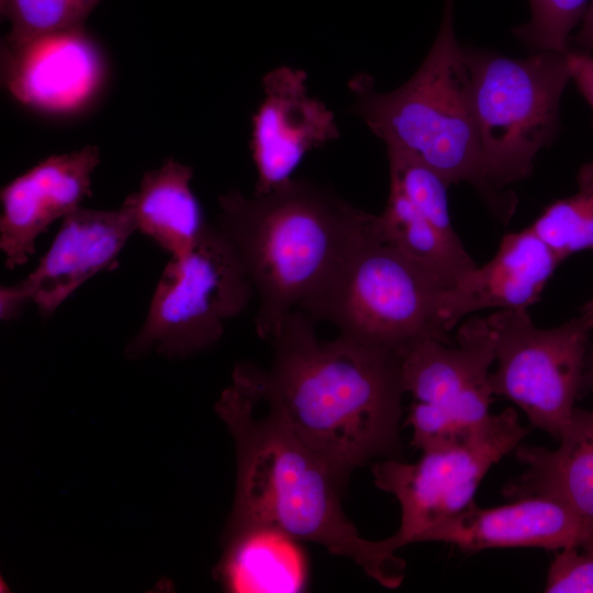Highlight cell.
Returning a JSON list of instances; mask_svg holds the SVG:
<instances>
[{
    "mask_svg": "<svg viewBox=\"0 0 593 593\" xmlns=\"http://www.w3.org/2000/svg\"><path fill=\"white\" fill-rule=\"evenodd\" d=\"M237 452V486L230 528L266 526L349 558L388 589L400 586L405 561L392 536L368 540L345 516L344 483L298 435L265 370L240 363L216 402Z\"/></svg>",
    "mask_w": 593,
    "mask_h": 593,
    "instance_id": "cell-1",
    "label": "cell"
},
{
    "mask_svg": "<svg viewBox=\"0 0 593 593\" xmlns=\"http://www.w3.org/2000/svg\"><path fill=\"white\" fill-rule=\"evenodd\" d=\"M267 382L301 439L345 484L374 458L400 449L403 355L338 335L317 338L313 320L292 311L270 340Z\"/></svg>",
    "mask_w": 593,
    "mask_h": 593,
    "instance_id": "cell-2",
    "label": "cell"
},
{
    "mask_svg": "<svg viewBox=\"0 0 593 593\" xmlns=\"http://www.w3.org/2000/svg\"><path fill=\"white\" fill-rule=\"evenodd\" d=\"M216 226L258 296L255 328L270 342L287 316L325 293L372 231L374 215L332 188L292 178L265 194L219 197Z\"/></svg>",
    "mask_w": 593,
    "mask_h": 593,
    "instance_id": "cell-3",
    "label": "cell"
},
{
    "mask_svg": "<svg viewBox=\"0 0 593 593\" xmlns=\"http://www.w3.org/2000/svg\"><path fill=\"white\" fill-rule=\"evenodd\" d=\"M350 112L385 144L438 172L449 184L467 182L503 222L514 211L496 194L481 152L470 74L454 29V0H444L437 36L414 75L381 92L373 78L348 81Z\"/></svg>",
    "mask_w": 593,
    "mask_h": 593,
    "instance_id": "cell-4",
    "label": "cell"
},
{
    "mask_svg": "<svg viewBox=\"0 0 593 593\" xmlns=\"http://www.w3.org/2000/svg\"><path fill=\"white\" fill-rule=\"evenodd\" d=\"M484 166L492 188L513 211L505 188L533 174L538 153L559 131L562 93L571 80L568 51L524 58L465 48Z\"/></svg>",
    "mask_w": 593,
    "mask_h": 593,
    "instance_id": "cell-5",
    "label": "cell"
},
{
    "mask_svg": "<svg viewBox=\"0 0 593 593\" xmlns=\"http://www.w3.org/2000/svg\"><path fill=\"white\" fill-rule=\"evenodd\" d=\"M446 290L382 240L373 221L372 231L334 284L301 311L332 323L342 336L403 355L426 339L451 344L440 314Z\"/></svg>",
    "mask_w": 593,
    "mask_h": 593,
    "instance_id": "cell-6",
    "label": "cell"
},
{
    "mask_svg": "<svg viewBox=\"0 0 593 593\" xmlns=\"http://www.w3.org/2000/svg\"><path fill=\"white\" fill-rule=\"evenodd\" d=\"M255 294L233 244L216 224H206L194 246L172 256L164 268L144 323L126 345V356L157 351L187 358L208 349Z\"/></svg>",
    "mask_w": 593,
    "mask_h": 593,
    "instance_id": "cell-7",
    "label": "cell"
},
{
    "mask_svg": "<svg viewBox=\"0 0 593 593\" xmlns=\"http://www.w3.org/2000/svg\"><path fill=\"white\" fill-rule=\"evenodd\" d=\"M513 407L491 414L481 425L426 450L414 463L394 458L372 466L374 484L401 506L392 535L399 547L421 542L435 526L466 510L488 470L527 435Z\"/></svg>",
    "mask_w": 593,
    "mask_h": 593,
    "instance_id": "cell-8",
    "label": "cell"
},
{
    "mask_svg": "<svg viewBox=\"0 0 593 593\" xmlns=\"http://www.w3.org/2000/svg\"><path fill=\"white\" fill-rule=\"evenodd\" d=\"M495 351L494 395L522 409L530 424L560 440L582 388L588 340L584 316L552 328L536 327L527 310H499L485 317Z\"/></svg>",
    "mask_w": 593,
    "mask_h": 593,
    "instance_id": "cell-9",
    "label": "cell"
},
{
    "mask_svg": "<svg viewBox=\"0 0 593 593\" xmlns=\"http://www.w3.org/2000/svg\"><path fill=\"white\" fill-rule=\"evenodd\" d=\"M456 340L450 347L426 339L403 354V385L413 396L405 425L422 451L473 429L491 415L489 370L495 351L485 317L462 323Z\"/></svg>",
    "mask_w": 593,
    "mask_h": 593,
    "instance_id": "cell-10",
    "label": "cell"
},
{
    "mask_svg": "<svg viewBox=\"0 0 593 593\" xmlns=\"http://www.w3.org/2000/svg\"><path fill=\"white\" fill-rule=\"evenodd\" d=\"M387 153L390 193L374 216V230L448 289L477 266L450 221V184L422 161L398 150Z\"/></svg>",
    "mask_w": 593,
    "mask_h": 593,
    "instance_id": "cell-11",
    "label": "cell"
},
{
    "mask_svg": "<svg viewBox=\"0 0 593 593\" xmlns=\"http://www.w3.org/2000/svg\"><path fill=\"white\" fill-rule=\"evenodd\" d=\"M136 227L123 204L115 210L79 206L63 217L49 249L34 270L0 289V318L10 322L33 303L43 317L87 280L111 269Z\"/></svg>",
    "mask_w": 593,
    "mask_h": 593,
    "instance_id": "cell-12",
    "label": "cell"
},
{
    "mask_svg": "<svg viewBox=\"0 0 593 593\" xmlns=\"http://www.w3.org/2000/svg\"><path fill=\"white\" fill-rule=\"evenodd\" d=\"M262 87L265 98L251 120L255 194L291 180L306 153L340 136L334 113L309 94L304 70L277 67L264 76Z\"/></svg>",
    "mask_w": 593,
    "mask_h": 593,
    "instance_id": "cell-13",
    "label": "cell"
},
{
    "mask_svg": "<svg viewBox=\"0 0 593 593\" xmlns=\"http://www.w3.org/2000/svg\"><path fill=\"white\" fill-rule=\"evenodd\" d=\"M4 87L20 102L41 111L65 113L86 104L98 91L103 64L85 27L2 42Z\"/></svg>",
    "mask_w": 593,
    "mask_h": 593,
    "instance_id": "cell-14",
    "label": "cell"
},
{
    "mask_svg": "<svg viewBox=\"0 0 593 593\" xmlns=\"http://www.w3.org/2000/svg\"><path fill=\"white\" fill-rule=\"evenodd\" d=\"M99 164V148L87 145L47 157L2 188L0 248L7 269L24 265L51 224L91 197L92 175Z\"/></svg>",
    "mask_w": 593,
    "mask_h": 593,
    "instance_id": "cell-15",
    "label": "cell"
},
{
    "mask_svg": "<svg viewBox=\"0 0 593 593\" xmlns=\"http://www.w3.org/2000/svg\"><path fill=\"white\" fill-rule=\"evenodd\" d=\"M591 535L593 533L562 502L548 496H525L489 508L473 502L432 528L422 541L446 542L470 552L528 547L560 550Z\"/></svg>",
    "mask_w": 593,
    "mask_h": 593,
    "instance_id": "cell-16",
    "label": "cell"
},
{
    "mask_svg": "<svg viewBox=\"0 0 593 593\" xmlns=\"http://www.w3.org/2000/svg\"><path fill=\"white\" fill-rule=\"evenodd\" d=\"M560 262L529 226L506 234L491 260L475 266L444 292L440 314L447 329L481 310H528Z\"/></svg>",
    "mask_w": 593,
    "mask_h": 593,
    "instance_id": "cell-17",
    "label": "cell"
},
{
    "mask_svg": "<svg viewBox=\"0 0 593 593\" xmlns=\"http://www.w3.org/2000/svg\"><path fill=\"white\" fill-rule=\"evenodd\" d=\"M558 448L518 446L526 472L503 490L507 497L548 496L571 508L593 533V410L574 409Z\"/></svg>",
    "mask_w": 593,
    "mask_h": 593,
    "instance_id": "cell-18",
    "label": "cell"
},
{
    "mask_svg": "<svg viewBox=\"0 0 593 593\" xmlns=\"http://www.w3.org/2000/svg\"><path fill=\"white\" fill-rule=\"evenodd\" d=\"M217 567L224 588L234 593H296L307 581V561L299 540L266 526L228 528Z\"/></svg>",
    "mask_w": 593,
    "mask_h": 593,
    "instance_id": "cell-19",
    "label": "cell"
},
{
    "mask_svg": "<svg viewBox=\"0 0 593 593\" xmlns=\"http://www.w3.org/2000/svg\"><path fill=\"white\" fill-rule=\"evenodd\" d=\"M193 170L174 158L144 174L136 191L122 203L136 231L172 256L189 251L206 226L191 189Z\"/></svg>",
    "mask_w": 593,
    "mask_h": 593,
    "instance_id": "cell-20",
    "label": "cell"
},
{
    "mask_svg": "<svg viewBox=\"0 0 593 593\" xmlns=\"http://www.w3.org/2000/svg\"><path fill=\"white\" fill-rule=\"evenodd\" d=\"M574 194L555 201L529 226L562 262L593 249V159L581 166Z\"/></svg>",
    "mask_w": 593,
    "mask_h": 593,
    "instance_id": "cell-21",
    "label": "cell"
},
{
    "mask_svg": "<svg viewBox=\"0 0 593 593\" xmlns=\"http://www.w3.org/2000/svg\"><path fill=\"white\" fill-rule=\"evenodd\" d=\"M101 0H0L10 23L2 42L16 43L42 34L83 27Z\"/></svg>",
    "mask_w": 593,
    "mask_h": 593,
    "instance_id": "cell-22",
    "label": "cell"
},
{
    "mask_svg": "<svg viewBox=\"0 0 593 593\" xmlns=\"http://www.w3.org/2000/svg\"><path fill=\"white\" fill-rule=\"evenodd\" d=\"M590 1L528 0L530 19L513 29V34L530 53L566 52Z\"/></svg>",
    "mask_w": 593,
    "mask_h": 593,
    "instance_id": "cell-23",
    "label": "cell"
},
{
    "mask_svg": "<svg viewBox=\"0 0 593 593\" xmlns=\"http://www.w3.org/2000/svg\"><path fill=\"white\" fill-rule=\"evenodd\" d=\"M547 593H593V535L564 547L552 559Z\"/></svg>",
    "mask_w": 593,
    "mask_h": 593,
    "instance_id": "cell-24",
    "label": "cell"
},
{
    "mask_svg": "<svg viewBox=\"0 0 593 593\" xmlns=\"http://www.w3.org/2000/svg\"><path fill=\"white\" fill-rule=\"evenodd\" d=\"M571 80L593 109V54L569 47Z\"/></svg>",
    "mask_w": 593,
    "mask_h": 593,
    "instance_id": "cell-25",
    "label": "cell"
},
{
    "mask_svg": "<svg viewBox=\"0 0 593 593\" xmlns=\"http://www.w3.org/2000/svg\"><path fill=\"white\" fill-rule=\"evenodd\" d=\"M569 47L593 54V0L590 1L575 33L571 35Z\"/></svg>",
    "mask_w": 593,
    "mask_h": 593,
    "instance_id": "cell-26",
    "label": "cell"
},
{
    "mask_svg": "<svg viewBox=\"0 0 593 593\" xmlns=\"http://www.w3.org/2000/svg\"><path fill=\"white\" fill-rule=\"evenodd\" d=\"M582 388L593 391V349L586 354Z\"/></svg>",
    "mask_w": 593,
    "mask_h": 593,
    "instance_id": "cell-27",
    "label": "cell"
},
{
    "mask_svg": "<svg viewBox=\"0 0 593 593\" xmlns=\"http://www.w3.org/2000/svg\"><path fill=\"white\" fill-rule=\"evenodd\" d=\"M581 315L586 318L593 329V299L583 305L581 309Z\"/></svg>",
    "mask_w": 593,
    "mask_h": 593,
    "instance_id": "cell-28",
    "label": "cell"
}]
</instances>
